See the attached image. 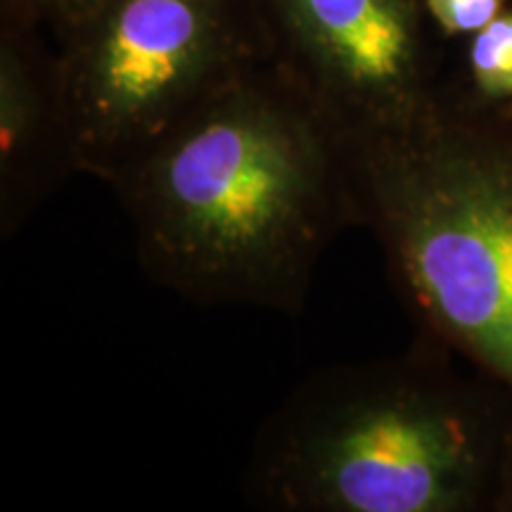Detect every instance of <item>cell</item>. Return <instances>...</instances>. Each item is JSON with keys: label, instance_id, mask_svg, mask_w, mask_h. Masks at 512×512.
I'll return each mask as SVG.
<instances>
[{"label": "cell", "instance_id": "obj_1", "mask_svg": "<svg viewBox=\"0 0 512 512\" xmlns=\"http://www.w3.org/2000/svg\"><path fill=\"white\" fill-rule=\"evenodd\" d=\"M107 185L147 278L207 306L294 316L318 261L358 226L347 128L280 55L211 93Z\"/></svg>", "mask_w": 512, "mask_h": 512}, {"label": "cell", "instance_id": "obj_2", "mask_svg": "<svg viewBox=\"0 0 512 512\" xmlns=\"http://www.w3.org/2000/svg\"><path fill=\"white\" fill-rule=\"evenodd\" d=\"M512 392L418 335L318 370L256 432L242 489L275 512H494Z\"/></svg>", "mask_w": 512, "mask_h": 512}, {"label": "cell", "instance_id": "obj_3", "mask_svg": "<svg viewBox=\"0 0 512 512\" xmlns=\"http://www.w3.org/2000/svg\"><path fill=\"white\" fill-rule=\"evenodd\" d=\"M373 230L418 335L512 392V100L437 88L396 126L347 131Z\"/></svg>", "mask_w": 512, "mask_h": 512}, {"label": "cell", "instance_id": "obj_4", "mask_svg": "<svg viewBox=\"0 0 512 512\" xmlns=\"http://www.w3.org/2000/svg\"><path fill=\"white\" fill-rule=\"evenodd\" d=\"M55 38L76 169L102 183L211 93L280 55L264 0H102Z\"/></svg>", "mask_w": 512, "mask_h": 512}, {"label": "cell", "instance_id": "obj_5", "mask_svg": "<svg viewBox=\"0 0 512 512\" xmlns=\"http://www.w3.org/2000/svg\"><path fill=\"white\" fill-rule=\"evenodd\" d=\"M278 53L339 124L396 126L434 86L420 0H264Z\"/></svg>", "mask_w": 512, "mask_h": 512}, {"label": "cell", "instance_id": "obj_6", "mask_svg": "<svg viewBox=\"0 0 512 512\" xmlns=\"http://www.w3.org/2000/svg\"><path fill=\"white\" fill-rule=\"evenodd\" d=\"M43 24L0 5V238L5 242L79 174L57 55Z\"/></svg>", "mask_w": 512, "mask_h": 512}, {"label": "cell", "instance_id": "obj_7", "mask_svg": "<svg viewBox=\"0 0 512 512\" xmlns=\"http://www.w3.org/2000/svg\"><path fill=\"white\" fill-rule=\"evenodd\" d=\"M465 88L482 102L512 100V8L467 38Z\"/></svg>", "mask_w": 512, "mask_h": 512}, {"label": "cell", "instance_id": "obj_8", "mask_svg": "<svg viewBox=\"0 0 512 512\" xmlns=\"http://www.w3.org/2000/svg\"><path fill=\"white\" fill-rule=\"evenodd\" d=\"M420 3L434 29L448 38H470L494 22L503 10H508V0H420Z\"/></svg>", "mask_w": 512, "mask_h": 512}, {"label": "cell", "instance_id": "obj_9", "mask_svg": "<svg viewBox=\"0 0 512 512\" xmlns=\"http://www.w3.org/2000/svg\"><path fill=\"white\" fill-rule=\"evenodd\" d=\"M100 3L102 0H0V5H8V8L34 17L38 24L48 27L55 36H60L62 31L91 15Z\"/></svg>", "mask_w": 512, "mask_h": 512}, {"label": "cell", "instance_id": "obj_10", "mask_svg": "<svg viewBox=\"0 0 512 512\" xmlns=\"http://www.w3.org/2000/svg\"><path fill=\"white\" fill-rule=\"evenodd\" d=\"M494 512H512V418L508 425V434H505L501 467H498Z\"/></svg>", "mask_w": 512, "mask_h": 512}]
</instances>
